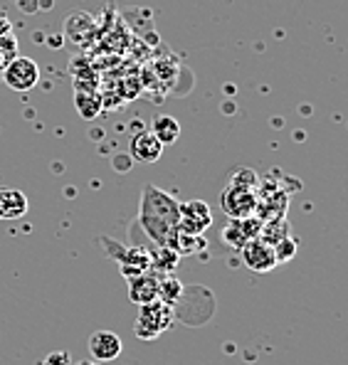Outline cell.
Wrapping results in <instances>:
<instances>
[{"mask_svg":"<svg viewBox=\"0 0 348 365\" xmlns=\"http://www.w3.org/2000/svg\"><path fill=\"white\" fill-rule=\"evenodd\" d=\"M170 326H173V309L160 302V299H156V302L141 306L133 334L141 338V341H153V338L163 336Z\"/></svg>","mask_w":348,"mask_h":365,"instance_id":"7a4b0ae2","label":"cell"},{"mask_svg":"<svg viewBox=\"0 0 348 365\" xmlns=\"http://www.w3.org/2000/svg\"><path fill=\"white\" fill-rule=\"evenodd\" d=\"M128 299L138 306L156 302L158 299V274L141 272V274H136V277H128Z\"/></svg>","mask_w":348,"mask_h":365,"instance_id":"30bf717a","label":"cell"},{"mask_svg":"<svg viewBox=\"0 0 348 365\" xmlns=\"http://www.w3.org/2000/svg\"><path fill=\"white\" fill-rule=\"evenodd\" d=\"M213 225V210L205 200H188L178 205V230L188 235H203Z\"/></svg>","mask_w":348,"mask_h":365,"instance_id":"8992f818","label":"cell"},{"mask_svg":"<svg viewBox=\"0 0 348 365\" xmlns=\"http://www.w3.org/2000/svg\"><path fill=\"white\" fill-rule=\"evenodd\" d=\"M260 230H262V220L250 215V217H242V220H230L222 230V240L227 242L232 250H242L250 240H257L260 237Z\"/></svg>","mask_w":348,"mask_h":365,"instance_id":"ba28073f","label":"cell"},{"mask_svg":"<svg viewBox=\"0 0 348 365\" xmlns=\"http://www.w3.org/2000/svg\"><path fill=\"white\" fill-rule=\"evenodd\" d=\"M289 222L285 217H277V220H270V222H262V230H260V237L257 240H262V242H267V245H277L280 240H285L289 237Z\"/></svg>","mask_w":348,"mask_h":365,"instance_id":"9a60e30c","label":"cell"},{"mask_svg":"<svg viewBox=\"0 0 348 365\" xmlns=\"http://www.w3.org/2000/svg\"><path fill=\"white\" fill-rule=\"evenodd\" d=\"M0 74H3V82L13 91H30L40 82V67L30 57H13Z\"/></svg>","mask_w":348,"mask_h":365,"instance_id":"5b68a950","label":"cell"},{"mask_svg":"<svg viewBox=\"0 0 348 365\" xmlns=\"http://www.w3.org/2000/svg\"><path fill=\"white\" fill-rule=\"evenodd\" d=\"M178 205L170 192L158 185H146L141 192V205H138V222L143 232L158 247L168 242L170 235L178 230Z\"/></svg>","mask_w":348,"mask_h":365,"instance_id":"6da1fadb","label":"cell"},{"mask_svg":"<svg viewBox=\"0 0 348 365\" xmlns=\"http://www.w3.org/2000/svg\"><path fill=\"white\" fill-rule=\"evenodd\" d=\"M230 182H235V185H245V187H257V182H260V178H257L255 170L250 168H240L232 173V178H230Z\"/></svg>","mask_w":348,"mask_h":365,"instance_id":"ac0fdd59","label":"cell"},{"mask_svg":"<svg viewBox=\"0 0 348 365\" xmlns=\"http://www.w3.org/2000/svg\"><path fill=\"white\" fill-rule=\"evenodd\" d=\"M101 245L106 247V255L114 262H119L121 274L128 277H136L141 272H151V252L146 247H126L111 240V245L106 242V237H101Z\"/></svg>","mask_w":348,"mask_h":365,"instance_id":"3957f363","label":"cell"},{"mask_svg":"<svg viewBox=\"0 0 348 365\" xmlns=\"http://www.w3.org/2000/svg\"><path fill=\"white\" fill-rule=\"evenodd\" d=\"M257 202H260V197H257L255 187L235 185V182H227L220 195V207L230 220H242L255 215Z\"/></svg>","mask_w":348,"mask_h":365,"instance_id":"277c9868","label":"cell"},{"mask_svg":"<svg viewBox=\"0 0 348 365\" xmlns=\"http://www.w3.org/2000/svg\"><path fill=\"white\" fill-rule=\"evenodd\" d=\"M8 32H10V20L5 18L3 13H0V37H3V35H8Z\"/></svg>","mask_w":348,"mask_h":365,"instance_id":"44dd1931","label":"cell"},{"mask_svg":"<svg viewBox=\"0 0 348 365\" xmlns=\"http://www.w3.org/2000/svg\"><path fill=\"white\" fill-rule=\"evenodd\" d=\"M180 294H183V284H180L178 277H170V274H165V277H158V299L163 304H175L180 299Z\"/></svg>","mask_w":348,"mask_h":365,"instance_id":"2e32d148","label":"cell"},{"mask_svg":"<svg viewBox=\"0 0 348 365\" xmlns=\"http://www.w3.org/2000/svg\"><path fill=\"white\" fill-rule=\"evenodd\" d=\"M0 52H3L8 60H13V57H18V40L13 37V32H8V35L0 37Z\"/></svg>","mask_w":348,"mask_h":365,"instance_id":"d6986e66","label":"cell"},{"mask_svg":"<svg viewBox=\"0 0 348 365\" xmlns=\"http://www.w3.org/2000/svg\"><path fill=\"white\" fill-rule=\"evenodd\" d=\"M128 153H131V158L136 163H156L163 155V146L156 141V136L151 131H138L128 141Z\"/></svg>","mask_w":348,"mask_h":365,"instance_id":"8fae6325","label":"cell"},{"mask_svg":"<svg viewBox=\"0 0 348 365\" xmlns=\"http://www.w3.org/2000/svg\"><path fill=\"white\" fill-rule=\"evenodd\" d=\"M42 365H69V356L64 351L50 353V356L45 358V363H42Z\"/></svg>","mask_w":348,"mask_h":365,"instance_id":"ffe728a7","label":"cell"},{"mask_svg":"<svg viewBox=\"0 0 348 365\" xmlns=\"http://www.w3.org/2000/svg\"><path fill=\"white\" fill-rule=\"evenodd\" d=\"M205 245L208 242L203 235H188V232H183V230H175L163 247L173 250L178 257H190V255H198V252L205 250Z\"/></svg>","mask_w":348,"mask_h":365,"instance_id":"4fadbf2b","label":"cell"},{"mask_svg":"<svg viewBox=\"0 0 348 365\" xmlns=\"http://www.w3.org/2000/svg\"><path fill=\"white\" fill-rule=\"evenodd\" d=\"M272 250H275L277 264H285V262H289L294 255H297L299 245H297V240H294L292 235H289V237L280 240V242H277V245H272Z\"/></svg>","mask_w":348,"mask_h":365,"instance_id":"e0dca14e","label":"cell"},{"mask_svg":"<svg viewBox=\"0 0 348 365\" xmlns=\"http://www.w3.org/2000/svg\"><path fill=\"white\" fill-rule=\"evenodd\" d=\"M240 257H242V264L247 267L250 272H257V274H267L277 267L275 250H272V245L262 242V240H250V242L240 250Z\"/></svg>","mask_w":348,"mask_h":365,"instance_id":"52a82bcc","label":"cell"},{"mask_svg":"<svg viewBox=\"0 0 348 365\" xmlns=\"http://www.w3.org/2000/svg\"><path fill=\"white\" fill-rule=\"evenodd\" d=\"M148 131H151L153 136H156V141L165 148V146H173L180 138V123L175 116H158V119L151 123Z\"/></svg>","mask_w":348,"mask_h":365,"instance_id":"5bb4252c","label":"cell"},{"mask_svg":"<svg viewBox=\"0 0 348 365\" xmlns=\"http://www.w3.org/2000/svg\"><path fill=\"white\" fill-rule=\"evenodd\" d=\"M79 365H101V363H96V361H82Z\"/></svg>","mask_w":348,"mask_h":365,"instance_id":"7402d4cb","label":"cell"},{"mask_svg":"<svg viewBox=\"0 0 348 365\" xmlns=\"http://www.w3.org/2000/svg\"><path fill=\"white\" fill-rule=\"evenodd\" d=\"M121 338L114 334V331H94L89 336V353H92V361L96 363H111L121 356Z\"/></svg>","mask_w":348,"mask_h":365,"instance_id":"9c48e42d","label":"cell"},{"mask_svg":"<svg viewBox=\"0 0 348 365\" xmlns=\"http://www.w3.org/2000/svg\"><path fill=\"white\" fill-rule=\"evenodd\" d=\"M28 197L13 187H0V220H20L28 215Z\"/></svg>","mask_w":348,"mask_h":365,"instance_id":"7c38bea8","label":"cell"}]
</instances>
